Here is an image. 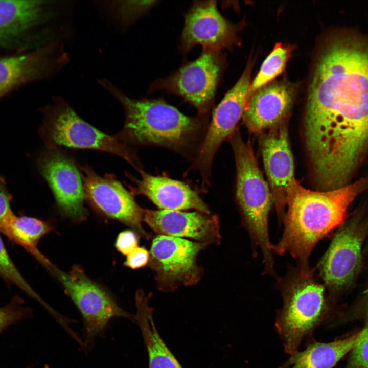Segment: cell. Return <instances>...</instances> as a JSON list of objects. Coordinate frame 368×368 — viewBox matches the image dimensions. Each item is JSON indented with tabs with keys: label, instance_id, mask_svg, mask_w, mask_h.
<instances>
[{
	"label": "cell",
	"instance_id": "obj_1",
	"mask_svg": "<svg viewBox=\"0 0 368 368\" xmlns=\"http://www.w3.org/2000/svg\"><path fill=\"white\" fill-rule=\"evenodd\" d=\"M304 136L309 159L354 168L368 144V43L348 34L325 42L309 85Z\"/></svg>",
	"mask_w": 368,
	"mask_h": 368
},
{
	"label": "cell",
	"instance_id": "obj_2",
	"mask_svg": "<svg viewBox=\"0 0 368 368\" xmlns=\"http://www.w3.org/2000/svg\"><path fill=\"white\" fill-rule=\"evenodd\" d=\"M367 184L361 179L333 190L313 191L297 181L288 198L282 236L272 245V252L289 254L298 266L310 268L308 259L316 244L342 223L348 207Z\"/></svg>",
	"mask_w": 368,
	"mask_h": 368
},
{
	"label": "cell",
	"instance_id": "obj_3",
	"mask_svg": "<svg viewBox=\"0 0 368 368\" xmlns=\"http://www.w3.org/2000/svg\"><path fill=\"white\" fill-rule=\"evenodd\" d=\"M98 83L118 99L124 109L125 124L117 137L120 140L184 153L195 145L205 130V121L183 114L162 99H134L106 79L99 80Z\"/></svg>",
	"mask_w": 368,
	"mask_h": 368
},
{
	"label": "cell",
	"instance_id": "obj_4",
	"mask_svg": "<svg viewBox=\"0 0 368 368\" xmlns=\"http://www.w3.org/2000/svg\"><path fill=\"white\" fill-rule=\"evenodd\" d=\"M237 129L229 137L236 167V198L242 225L249 234L253 248H260L263 273L276 275L272 244L269 236L268 217L273 198L268 183L260 169L249 141L245 142Z\"/></svg>",
	"mask_w": 368,
	"mask_h": 368
},
{
	"label": "cell",
	"instance_id": "obj_5",
	"mask_svg": "<svg viewBox=\"0 0 368 368\" xmlns=\"http://www.w3.org/2000/svg\"><path fill=\"white\" fill-rule=\"evenodd\" d=\"M277 280L283 306L276 327L286 352L291 355L320 321L326 307L325 288L314 269L298 266L290 267Z\"/></svg>",
	"mask_w": 368,
	"mask_h": 368
},
{
	"label": "cell",
	"instance_id": "obj_6",
	"mask_svg": "<svg viewBox=\"0 0 368 368\" xmlns=\"http://www.w3.org/2000/svg\"><path fill=\"white\" fill-rule=\"evenodd\" d=\"M42 111L44 118L40 134L49 149L64 146L108 152L121 157L141 170L133 151L125 143L84 121L62 98H54L53 103Z\"/></svg>",
	"mask_w": 368,
	"mask_h": 368
},
{
	"label": "cell",
	"instance_id": "obj_7",
	"mask_svg": "<svg viewBox=\"0 0 368 368\" xmlns=\"http://www.w3.org/2000/svg\"><path fill=\"white\" fill-rule=\"evenodd\" d=\"M225 62L221 51L203 50L195 60L153 82L150 91L164 90L180 96L196 109L198 117L207 122Z\"/></svg>",
	"mask_w": 368,
	"mask_h": 368
},
{
	"label": "cell",
	"instance_id": "obj_8",
	"mask_svg": "<svg viewBox=\"0 0 368 368\" xmlns=\"http://www.w3.org/2000/svg\"><path fill=\"white\" fill-rule=\"evenodd\" d=\"M210 245L185 239L157 235L152 240L148 265L155 274L157 289L171 292L199 282L203 269L197 263L199 254Z\"/></svg>",
	"mask_w": 368,
	"mask_h": 368
},
{
	"label": "cell",
	"instance_id": "obj_9",
	"mask_svg": "<svg viewBox=\"0 0 368 368\" xmlns=\"http://www.w3.org/2000/svg\"><path fill=\"white\" fill-rule=\"evenodd\" d=\"M59 280L80 312L88 337H94L114 317L128 318L134 315L120 307L110 295L91 280L77 265L64 272L49 261L44 265Z\"/></svg>",
	"mask_w": 368,
	"mask_h": 368
},
{
	"label": "cell",
	"instance_id": "obj_10",
	"mask_svg": "<svg viewBox=\"0 0 368 368\" xmlns=\"http://www.w3.org/2000/svg\"><path fill=\"white\" fill-rule=\"evenodd\" d=\"M250 73L251 66L248 64L237 83L213 110L211 122L192 166L200 172L204 186L209 183L213 160L218 148L234 132L242 117L247 103Z\"/></svg>",
	"mask_w": 368,
	"mask_h": 368
},
{
	"label": "cell",
	"instance_id": "obj_11",
	"mask_svg": "<svg viewBox=\"0 0 368 368\" xmlns=\"http://www.w3.org/2000/svg\"><path fill=\"white\" fill-rule=\"evenodd\" d=\"M85 198L93 207L106 216L130 227L146 239L150 235L142 226L144 209L136 202L114 176L101 177L88 167L82 168Z\"/></svg>",
	"mask_w": 368,
	"mask_h": 368
},
{
	"label": "cell",
	"instance_id": "obj_12",
	"mask_svg": "<svg viewBox=\"0 0 368 368\" xmlns=\"http://www.w3.org/2000/svg\"><path fill=\"white\" fill-rule=\"evenodd\" d=\"M263 132L260 146L263 164L279 221H283L288 196L297 181L286 121Z\"/></svg>",
	"mask_w": 368,
	"mask_h": 368
},
{
	"label": "cell",
	"instance_id": "obj_13",
	"mask_svg": "<svg viewBox=\"0 0 368 368\" xmlns=\"http://www.w3.org/2000/svg\"><path fill=\"white\" fill-rule=\"evenodd\" d=\"M38 164L61 213L74 221L85 220L87 212L84 185L73 160L53 148L43 152Z\"/></svg>",
	"mask_w": 368,
	"mask_h": 368
},
{
	"label": "cell",
	"instance_id": "obj_14",
	"mask_svg": "<svg viewBox=\"0 0 368 368\" xmlns=\"http://www.w3.org/2000/svg\"><path fill=\"white\" fill-rule=\"evenodd\" d=\"M238 27L218 11L215 1H196L185 16L181 50L188 53L195 45L217 51L237 42Z\"/></svg>",
	"mask_w": 368,
	"mask_h": 368
},
{
	"label": "cell",
	"instance_id": "obj_15",
	"mask_svg": "<svg viewBox=\"0 0 368 368\" xmlns=\"http://www.w3.org/2000/svg\"><path fill=\"white\" fill-rule=\"evenodd\" d=\"M66 58L57 41L29 52L0 56V99L21 86L48 77Z\"/></svg>",
	"mask_w": 368,
	"mask_h": 368
},
{
	"label": "cell",
	"instance_id": "obj_16",
	"mask_svg": "<svg viewBox=\"0 0 368 368\" xmlns=\"http://www.w3.org/2000/svg\"><path fill=\"white\" fill-rule=\"evenodd\" d=\"M363 237L359 225L352 223L339 228L316 266L318 275L332 291L347 286L358 271Z\"/></svg>",
	"mask_w": 368,
	"mask_h": 368
},
{
	"label": "cell",
	"instance_id": "obj_17",
	"mask_svg": "<svg viewBox=\"0 0 368 368\" xmlns=\"http://www.w3.org/2000/svg\"><path fill=\"white\" fill-rule=\"evenodd\" d=\"M143 221L159 235L189 238L196 242L219 245L221 241L217 216L200 212L144 210Z\"/></svg>",
	"mask_w": 368,
	"mask_h": 368
},
{
	"label": "cell",
	"instance_id": "obj_18",
	"mask_svg": "<svg viewBox=\"0 0 368 368\" xmlns=\"http://www.w3.org/2000/svg\"><path fill=\"white\" fill-rule=\"evenodd\" d=\"M295 86L287 81H275L256 91L247 101L242 115L248 130L256 134L286 121L295 96Z\"/></svg>",
	"mask_w": 368,
	"mask_h": 368
},
{
	"label": "cell",
	"instance_id": "obj_19",
	"mask_svg": "<svg viewBox=\"0 0 368 368\" xmlns=\"http://www.w3.org/2000/svg\"><path fill=\"white\" fill-rule=\"evenodd\" d=\"M132 188L134 194L143 195L161 210L195 209L210 214V210L198 194L187 184L164 176H153L142 170Z\"/></svg>",
	"mask_w": 368,
	"mask_h": 368
},
{
	"label": "cell",
	"instance_id": "obj_20",
	"mask_svg": "<svg viewBox=\"0 0 368 368\" xmlns=\"http://www.w3.org/2000/svg\"><path fill=\"white\" fill-rule=\"evenodd\" d=\"M45 3L0 0V48L25 46L30 31L43 20Z\"/></svg>",
	"mask_w": 368,
	"mask_h": 368
},
{
	"label": "cell",
	"instance_id": "obj_21",
	"mask_svg": "<svg viewBox=\"0 0 368 368\" xmlns=\"http://www.w3.org/2000/svg\"><path fill=\"white\" fill-rule=\"evenodd\" d=\"M134 321L139 325L146 345L149 368H182L159 334L153 318L149 297L142 290L135 294Z\"/></svg>",
	"mask_w": 368,
	"mask_h": 368
},
{
	"label": "cell",
	"instance_id": "obj_22",
	"mask_svg": "<svg viewBox=\"0 0 368 368\" xmlns=\"http://www.w3.org/2000/svg\"><path fill=\"white\" fill-rule=\"evenodd\" d=\"M364 328L346 338L329 343L314 342L291 355L284 368H332L363 337Z\"/></svg>",
	"mask_w": 368,
	"mask_h": 368
},
{
	"label": "cell",
	"instance_id": "obj_23",
	"mask_svg": "<svg viewBox=\"0 0 368 368\" xmlns=\"http://www.w3.org/2000/svg\"><path fill=\"white\" fill-rule=\"evenodd\" d=\"M53 229L49 222L14 214L2 226L0 233L24 248L42 264L47 259L38 250L37 244L42 237Z\"/></svg>",
	"mask_w": 368,
	"mask_h": 368
},
{
	"label": "cell",
	"instance_id": "obj_24",
	"mask_svg": "<svg viewBox=\"0 0 368 368\" xmlns=\"http://www.w3.org/2000/svg\"><path fill=\"white\" fill-rule=\"evenodd\" d=\"M291 51L290 45L282 43L275 44L249 85L246 96L247 102L256 91L269 84L283 72L290 57Z\"/></svg>",
	"mask_w": 368,
	"mask_h": 368
},
{
	"label": "cell",
	"instance_id": "obj_25",
	"mask_svg": "<svg viewBox=\"0 0 368 368\" xmlns=\"http://www.w3.org/2000/svg\"><path fill=\"white\" fill-rule=\"evenodd\" d=\"M0 278L9 285L13 286L44 307L47 304L35 292L22 276L10 256L0 236Z\"/></svg>",
	"mask_w": 368,
	"mask_h": 368
},
{
	"label": "cell",
	"instance_id": "obj_26",
	"mask_svg": "<svg viewBox=\"0 0 368 368\" xmlns=\"http://www.w3.org/2000/svg\"><path fill=\"white\" fill-rule=\"evenodd\" d=\"M31 310L25 306L22 298L16 295L5 305L0 307V332L8 326L24 319Z\"/></svg>",
	"mask_w": 368,
	"mask_h": 368
},
{
	"label": "cell",
	"instance_id": "obj_27",
	"mask_svg": "<svg viewBox=\"0 0 368 368\" xmlns=\"http://www.w3.org/2000/svg\"><path fill=\"white\" fill-rule=\"evenodd\" d=\"M364 329L363 337L351 351L345 368H368V319Z\"/></svg>",
	"mask_w": 368,
	"mask_h": 368
},
{
	"label": "cell",
	"instance_id": "obj_28",
	"mask_svg": "<svg viewBox=\"0 0 368 368\" xmlns=\"http://www.w3.org/2000/svg\"><path fill=\"white\" fill-rule=\"evenodd\" d=\"M12 200L5 180L0 176V228L14 214L11 206Z\"/></svg>",
	"mask_w": 368,
	"mask_h": 368
},
{
	"label": "cell",
	"instance_id": "obj_29",
	"mask_svg": "<svg viewBox=\"0 0 368 368\" xmlns=\"http://www.w3.org/2000/svg\"><path fill=\"white\" fill-rule=\"evenodd\" d=\"M138 235L132 230L120 232L116 239L115 247L120 253L127 255L138 247Z\"/></svg>",
	"mask_w": 368,
	"mask_h": 368
},
{
	"label": "cell",
	"instance_id": "obj_30",
	"mask_svg": "<svg viewBox=\"0 0 368 368\" xmlns=\"http://www.w3.org/2000/svg\"><path fill=\"white\" fill-rule=\"evenodd\" d=\"M149 252L144 247H137L127 255L124 264L132 269L140 268L148 263Z\"/></svg>",
	"mask_w": 368,
	"mask_h": 368
},
{
	"label": "cell",
	"instance_id": "obj_31",
	"mask_svg": "<svg viewBox=\"0 0 368 368\" xmlns=\"http://www.w3.org/2000/svg\"><path fill=\"white\" fill-rule=\"evenodd\" d=\"M364 307L365 310L368 312V295L364 299Z\"/></svg>",
	"mask_w": 368,
	"mask_h": 368
}]
</instances>
